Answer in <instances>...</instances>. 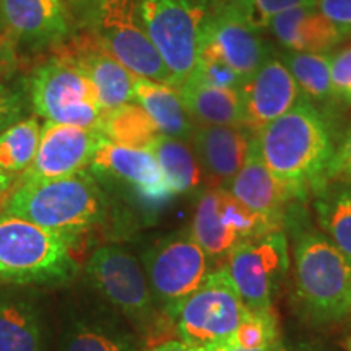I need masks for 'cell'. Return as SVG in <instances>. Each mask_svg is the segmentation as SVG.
Returning <instances> with one entry per match:
<instances>
[{
  "mask_svg": "<svg viewBox=\"0 0 351 351\" xmlns=\"http://www.w3.org/2000/svg\"><path fill=\"white\" fill-rule=\"evenodd\" d=\"M82 245L96 230L109 223L111 204L99 181L90 171L57 179H21L0 210Z\"/></svg>",
  "mask_w": 351,
  "mask_h": 351,
  "instance_id": "cell-2",
  "label": "cell"
},
{
  "mask_svg": "<svg viewBox=\"0 0 351 351\" xmlns=\"http://www.w3.org/2000/svg\"><path fill=\"white\" fill-rule=\"evenodd\" d=\"M317 7L346 38L351 36V0H317Z\"/></svg>",
  "mask_w": 351,
  "mask_h": 351,
  "instance_id": "cell-37",
  "label": "cell"
},
{
  "mask_svg": "<svg viewBox=\"0 0 351 351\" xmlns=\"http://www.w3.org/2000/svg\"><path fill=\"white\" fill-rule=\"evenodd\" d=\"M270 350L271 348H256V350L243 348V346H239L234 340H232V337H230V339H225L207 346L204 351H270Z\"/></svg>",
  "mask_w": 351,
  "mask_h": 351,
  "instance_id": "cell-40",
  "label": "cell"
},
{
  "mask_svg": "<svg viewBox=\"0 0 351 351\" xmlns=\"http://www.w3.org/2000/svg\"><path fill=\"white\" fill-rule=\"evenodd\" d=\"M217 3H223L239 13L257 32L269 28V23L278 13L287 12L289 8L313 5L317 0H213Z\"/></svg>",
  "mask_w": 351,
  "mask_h": 351,
  "instance_id": "cell-33",
  "label": "cell"
},
{
  "mask_svg": "<svg viewBox=\"0 0 351 351\" xmlns=\"http://www.w3.org/2000/svg\"><path fill=\"white\" fill-rule=\"evenodd\" d=\"M208 8L197 0H142L137 15L148 38L181 88L197 67Z\"/></svg>",
  "mask_w": 351,
  "mask_h": 351,
  "instance_id": "cell-7",
  "label": "cell"
},
{
  "mask_svg": "<svg viewBox=\"0 0 351 351\" xmlns=\"http://www.w3.org/2000/svg\"><path fill=\"white\" fill-rule=\"evenodd\" d=\"M16 67L15 41L8 33H0V78L13 72Z\"/></svg>",
  "mask_w": 351,
  "mask_h": 351,
  "instance_id": "cell-38",
  "label": "cell"
},
{
  "mask_svg": "<svg viewBox=\"0 0 351 351\" xmlns=\"http://www.w3.org/2000/svg\"><path fill=\"white\" fill-rule=\"evenodd\" d=\"M258 152L275 179L287 186L298 200L327 184V173L335 155V135L322 109L302 99L256 135Z\"/></svg>",
  "mask_w": 351,
  "mask_h": 351,
  "instance_id": "cell-1",
  "label": "cell"
},
{
  "mask_svg": "<svg viewBox=\"0 0 351 351\" xmlns=\"http://www.w3.org/2000/svg\"><path fill=\"white\" fill-rule=\"evenodd\" d=\"M257 29L239 13L223 3L213 2L202 36L213 43L226 64L245 82L265 64L271 56L270 47L258 36Z\"/></svg>",
  "mask_w": 351,
  "mask_h": 351,
  "instance_id": "cell-17",
  "label": "cell"
},
{
  "mask_svg": "<svg viewBox=\"0 0 351 351\" xmlns=\"http://www.w3.org/2000/svg\"><path fill=\"white\" fill-rule=\"evenodd\" d=\"M150 152L155 155L171 191L176 195L192 194L204 182V169L195 150L181 138L160 135Z\"/></svg>",
  "mask_w": 351,
  "mask_h": 351,
  "instance_id": "cell-28",
  "label": "cell"
},
{
  "mask_svg": "<svg viewBox=\"0 0 351 351\" xmlns=\"http://www.w3.org/2000/svg\"><path fill=\"white\" fill-rule=\"evenodd\" d=\"M332 85L340 106L351 108V46L332 57Z\"/></svg>",
  "mask_w": 351,
  "mask_h": 351,
  "instance_id": "cell-34",
  "label": "cell"
},
{
  "mask_svg": "<svg viewBox=\"0 0 351 351\" xmlns=\"http://www.w3.org/2000/svg\"><path fill=\"white\" fill-rule=\"evenodd\" d=\"M247 307L225 265L210 271L204 282L184 300L171 320L184 343L204 351L238 330Z\"/></svg>",
  "mask_w": 351,
  "mask_h": 351,
  "instance_id": "cell-6",
  "label": "cell"
},
{
  "mask_svg": "<svg viewBox=\"0 0 351 351\" xmlns=\"http://www.w3.org/2000/svg\"><path fill=\"white\" fill-rule=\"evenodd\" d=\"M137 16L132 0H99L95 34L135 77L174 86L173 75Z\"/></svg>",
  "mask_w": 351,
  "mask_h": 351,
  "instance_id": "cell-12",
  "label": "cell"
},
{
  "mask_svg": "<svg viewBox=\"0 0 351 351\" xmlns=\"http://www.w3.org/2000/svg\"><path fill=\"white\" fill-rule=\"evenodd\" d=\"M0 351H46V327L38 302L15 289H0Z\"/></svg>",
  "mask_w": 351,
  "mask_h": 351,
  "instance_id": "cell-23",
  "label": "cell"
},
{
  "mask_svg": "<svg viewBox=\"0 0 351 351\" xmlns=\"http://www.w3.org/2000/svg\"><path fill=\"white\" fill-rule=\"evenodd\" d=\"M142 262L153 300L168 319L208 275V256L189 231L173 232L148 245Z\"/></svg>",
  "mask_w": 351,
  "mask_h": 351,
  "instance_id": "cell-9",
  "label": "cell"
},
{
  "mask_svg": "<svg viewBox=\"0 0 351 351\" xmlns=\"http://www.w3.org/2000/svg\"><path fill=\"white\" fill-rule=\"evenodd\" d=\"M142 351H195L191 346H187L184 341H176V340H166L161 341V343L148 346V348H143Z\"/></svg>",
  "mask_w": 351,
  "mask_h": 351,
  "instance_id": "cell-41",
  "label": "cell"
},
{
  "mask_svg": "<svg viewBox=\"0 0 351 351\" xmlns=\"http://www.w3.org/2000/svg\"><path fill=\"white\" fill-rule=\"evenodd\" d=\"M278 231L236 199L225 187L202 192L195 205L192 236L212 258L228 257L232 249L267 232Z\"/></svg>",
  "mask_w": 351,
  "mask_h": 351,
  "instance_id": "cell-11",
  "label": "cell"
},
{
  "mask_svg": "<svg viewBox=\"0 0 351 351\" xmlns=\"http://www.w3.org/2000/svg\"><path fill=\"white\" fill-rule=\"evenodd\" d=\"M56 56L82 70L96 86L106 112L134 99L135 77L101 44L93 33L80 34L57 47Z\"/></svg>",
  "mask_w": 351,
  "mask_h": 351,
  "instance_id": "cell-15",
  "label": "cell"
},
{
  "mask_svg": "<svg viewBox=\"0 0 351 351\" xmlns=\"http://www.w3.org/2000/svg\"><path fill=\"white\" fill-rule=\"evenodd\" d=\"M99 132L109 142L140 150H150L161 135L147 111L132 103L104 114Z\"/></svg>",
  "mask_w": 351,
  "mask_h": 351,
  "instance_id": "cell-29",
  "label": "cell"
},
{
  "mask_svg": "<svg viewBox=\"0 0 351 351\" xmlns=\"http://www.w3.org/2000/svg\"><path fill=\"white\" fill-rule=\"evenodd\" d=\"M41 127L34 117L21 119L0 134V168L21 176L33 165L38 153Z\"/></svg>",
  "mask_w": 351,
  "mask_h": 351,
  "instance_id": "cell-30",
  "label": "cell"
},
{
  "mask_svg": "<svg viewBox=\"0 0 351 351\" xmlns=\"http://www.w3.org/2000/svg\"><path fill=\"white\" fill-rule=\"evenodd\" d=\"M32 103L46 121L83 129L99 130L106 114L90 78L57 56L33 73Z\"/></svg>",
  "mask_w": 351,
  "mask_h": 351,
  "instance_id": "cell-8",
  "label": "cell"
},
{
  "mask_svg": "<svg viewBox=\"0 0 351 351\" xmlns=\"http://www.w3.org/2000/svg\"><path fill=\"white\" fill-rule=\"evenodd\" d=\"M231 337L243 348H274L280 341V327L274 309L247 311L238 330Z\"/></svg>",
  "mask_w": 351,
  "mask_h": 351,
  "instance_id": "cell-32",
  "label": "cell"
},
{
  "mask_svg": "<svg viewBox=\"0 0 351 351\" xmlns=\"http://www.w3.org/2000/svg\"><path fill=\"white\" fill-rule=\"evenodd\" d=\"M239 91L244 108V127L254 135L304 99L283 60L271 56L243 83Z\"/></svg>",
  "mask_w": 351,
  "mask_h": 351,
  "instance_id": "cell-16",
  "label": "cell"
},
{
  "mask_svg": "<svg viewBox=\"0 0 351 351\" xmlns=\"http://www.w3.org/2000/svg\"><path fill=\"white\" fill-rule=\"evenodd\" d=\"M23 111L25 104L20 91L13 90L0 78V134L21 121Z\"/></svg>",
  "mask_w": 351,
  "mask_h": 351,
  "instance_id": "cell-35",
  "label": "cell"
},
{
  "mask_svg": "<svg viewBox=\"0 0 351 351\" xmlns=\"http://www.w3.org/2000/svg\"><path fill=\"white\" fill-rule=\"evenodd\" d=\"M20 176L8 173V171L0 168V210L3 208L8 197L12 195V192L15 191L16 184H19Z\"/></svg>",
  "mask_w": 351,
  "mask_h": 351,
  "instance_id": "cell-39",
  "label": "cell"
},
{
  "mask_svg": "<svg viewBox=\"0 0 351 351\" xmlns=\"http://www.w3.org/2000/svg\"><path fill=\"white\" fill-rule=\"evenodd\" d=\"M295 302L313 324H335L351 315V262L324 232L309 225L302 204L289 210Z\"/></svg>",
  "mask_w": 351,
  "mask_h": 351,
  "instance_id": "cell-3",
  "label": "cell"
},
{
  "mask_svg": "<svg viewBox=\"0 0 351 351\" xmlns=\"http://www.w3.org/2000/svg\"><path fill=\"white\" fill-rule=\"evenodd\" d=\"M90 173L96 179L125 186L137 207L147 213H158L168 207L176 195L150 150L122 147L108 138L99 143L91 160Z\"/></svg>",
  "mask_w": 351,
  "mask_h": 351,
  "instance_id": "cell-13",
  "label": "cell"
},
{
  "mask_svg": "<svg viewBox=\"0 0 351 351\" xmlns=\"http://www.w3.org/2000/svg\"><path fill=\"white\" fill-rule=\"evenodd\" d=\"M254 134L245 127L199 125L192 132L195 155L213 187L228 189L247 158Z\"/></svg>",
  "mask_w": 351,
  "mask_h": 351,
  "instance_id": "cell-19",
  "label": "cell"
},
{
  "mask_svg": "<svg viewBox=\"0 0 351 351\" xmlns=\"http://www.w3.org/2000/svg\"><path fill=\"white\" fill-rule=\"evenodd\" d=\"M274 36L287 51L327 54L346 38L339 26L327 19L317 3L289 8L269 23Z\"/></svg>",
  "mask_w": 351,
  "mask_h": 351,
  "instance_id": "cell-20",
  "label": "cell"
},
{
  "mask_svg": "<svg viewBox=\"0 0 351 351\" xmlns=\"http://www.w3.org/2000/svg\"><path fill=\"white\" fill-rule=\"evenodd\" d=\"M111 311L72 315L62 330L59 351H140L142 340L134 328L114 317Z\"/></svg>",
  "mask_w": 351,
  "mask_h": 351,
  "instance_id": "cell-22",
  "label": "cell"
},
{
  "mask_svg": "<svg viewBox=\"0 0 351 351\" xmlns=\"http://www.w3.org/2000/svg\"><path fill=\"white\" fill-rule=\"evenodd\" d=\"M103 138L99 130L46 121L33 165L20 178L43 181L85 171L90 168Z\"/></svg>",
  "mask_w": 351,
  "mask_h": 351,
  "instance_id": "cell-14",
  "label": "cell"
},
{
  "mask_svg": "<svg viewBox=\"0 0 351 351\" xmlns=\"http://www.w3.org/2000/svg\"><path fill=\"white\" fill-rule=\"evenodd\" d=\"M134 99L152 117L161 135L181 140L192 137L194 125L178 88L137 77Z\"/></svg>",
  "mask_w": 351,
  "mask_h": 351,
  "instance_id": "cell-24",
  "label": "cell"
},
{
  "mask_svg": "<svg viewBox=\"0 0 351 351\" xmlns=\"http://www.w3.org/2000/svg\"><path fill=\"white\" fill-rule=\"evenodd\" d=\"M191 78L199 83H204V85L231 88V90H241L244 83L243 78L238 75V72L226 64V60L217 51L213 43L204 36H200L199 59H197V67Z\"/></svg>",
  "mask_w": 351,
  "mask_h": 351,
  "instance_id": "cell-31",
  "label": "cell"
},
{
  "mask_svg": "<svg viewBox=\"0 0 351 351\" xmlns=\"http://www.w3.org/2000/svg\"><path fill=\"white\" fill-rule=\"evenodd\" d=\"M0 16L12 36L34 46L62 41L69 33L62 0H0Z\"/></svg>",
  "mask_w": 351,
  "mask_h": 351,
  "instance_id": "cell-21",
  "label": "cell"
},
{
  "mask_svg": "<svg viewBox=\"0 0 351 351\" xmlns=\"http://www.w3.org/2000/svg\"><path fill=\"white\" fill-rule=\"evenodd\" d=\"M280 59L295 77L304 99L332 117L340 108L332 85V56L285 51Z\"/></svg>",
  "mask_w": 351,
  "mask_h": 351,
  "instance_id": "cell-26",
  "label": "cell"
},
{
  "mask_svg": "<svg viewBox=\"0 0 351 351\" xmlns=\"http://www.w3.org/2000/svg\"><path fill=\"white\" fill-rule=\"evenodd\" d=\"M314 212L324 234L351 262V182L326 184L314 194Z\"/></svg>",
  "mask_w": 351,
  "mask_h": 351,
  "instance_id": "cell-27",
  "label": "cell"
},
{
  "mask_svg": "<svg viewBox=\"0 0 351 351\" xmlns=\"http://www.w3.org/2000/svg\"><path fill=\"white\" fill-rule=\"evenodd\" d=\"M333 181L351 182V127L337 148L327 173V184Z\"/></svg>",
  "mask_w": 351,
  "mask_h": 351,
  "instance_id": "cell-36",
  "label": "cell"
},
{
  "mask_svg": "<svg viewBox=\"0 0 351 351\" xmlns=\"http://www.w3.org/2000/svg\"><path fill=\"white\" fill-rule=\"evenodd\" d=\"M90 287L137 333L145 348L161 343L174 327L158 309L140 262L121 245H101L85 265Z\"/></svg>",
  "mask_w": 351,
  "mask_h": 351,
  "instance_id": "cell-4",
  "label": "cell"
},
{
  "mask_svg": "<svg viewBox=\"0 0 351 351\" xmlns=\"http://www.w3.org/2000/svg\"><path fill=\"white\" fill-rule=\"evenodd\" d=\"M270 351H300V350H295V348H289V346H287V345H285V343H283V341H282V340H280V341H278V343H276V345L274 346V348H271Z\"/></svg>",
  "mask_w": 351,
  "mask_h": 351,
  "instance_id": "cell-42",
  "label": "cell"
},
{
  "mask_svg": "<svg viewBox=\"0 0 351 351\" xmlns=\"http://www.w3.org/2000/svg\"><path fill=\"white\" fill-rule=\"evenodd\" d=\"M189 116L200 125L244 127V108L239 90L204 85L192 78L179 88Z\"/></svg>",
  "mask_w": 351,
  "mask_h": 351,
  "instance_id": "cell-25",
  "label": "cell"
},
{
  "mask_svg": "<svg viewBox=\"0 0 351 351\" xmlns=\"http://www.w3.org/2000/svg\"><path fill=\"white\" fill-rule=\"evenodd\" d=\"M225 267L249 311H270L289 270L287 234L271 231L239 244Z\"/></svg>",
  "mask_w": 351,
  "mask_h": 351,
  "instance_id": "cell-10",
  "label": "cell"
},
{
  "mask_svg": "<svg viewBox=\"0 0 351 351\" xmlns=\"http://www.w3.org/2000/svg\"><path fill=\"white\" fill-rule=\"evenodd\" d=\"M77 274V257L64 236L0 213V285L59 287Z\"/></svg>",
  "mask_w": 351,
  "mask_h": 351,
  "instance_id": "cell-5",
  "label": "cell"
},
{
  "mask_svg": "<svg viewBox=\"0 0 351 351\" xmlns=\"http://www.w3.org/2000/svg\"><path fill=\"white\" fill-rule=\"evenodd\" d=\"M228 191L251 212L270 221L276 230L285 228L289 210L296 204H304L275 179L263 163L256 135L252 137L245 163L228 186Z\"/></svg>",
  "mask_w": 351,
  "mask_h": 351,
  "instance_id": "cell-18",
  "label": "cell"
}]
</instances>
